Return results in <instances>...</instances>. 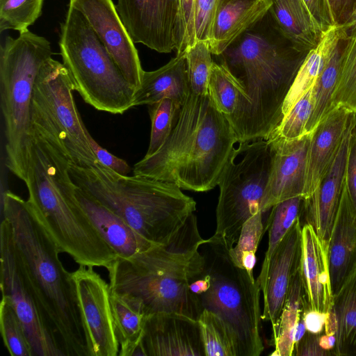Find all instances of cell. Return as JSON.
I'll return each mask as SVG.
<instances>
[{"label": "cell", "mask_w": 356, "mask_h": 356, "mask_svg": "<svg viewBox=\"0 0 356 356\" xmlns=\"http://www.w3.org/2000/svg\"><path fill=\"white\" fill-rule=\"evenodd\" d=\"M2 218L10 223L17 256L48 331L64 356H90L72 273L26 200L6 191Z\"/></svg>", "instance_id": "6da1fadb"}, {"label": "cell", "mask_w": 356, "mask_h": 356, "mask_svg": "<svg viewBox=\"0 0 356 356\" xmlns=\"http://www.w3.org/2000/svg\"><path fill=\"white\" fill-rule=\"evenodd\" d=\"M309 52L298 49L278 29L269 10L216 56L243 90L232 118L240 127L268 131L282 118V106Z\"/></svg>", "instance_id": "7a4b0ae2"}, {"label": "cell", "mask_w": 356, "mask_h": 356, "mask_svg": "<svg viewBox=\"0 0 356 356\" xmlns=\"http://www.w3.org/2000/svg\"><path fill=\"white\" fill-rule=\"evenodd\" d=\"M237 143L231 123L209 95L190 90L164 144L137 162L133 173L173 183L184 190L208 191L218 186Z\"/></svg>", "instance_id": "3957f363"}, {"label": "cell", "mask_w": 356, "mask_h": 356, "mask_svg": "<svg viewBox=\"0 0 356 356\" xmlns=\"http://www.w3.org/2000/svg\"><path fill=\"white\" fill-rule=\"evenodd\" d=\"M207 243L193 213L167 243L117 257L107 270L110 289L139 298L147 316L177 313L197 321L204 309L189 284L204 271L199 248Z\"/></svg>", "instance_id": "277c9868"}, {"label": "cell", "mask_w": 356, "mask_h": 356, "mask_svg": "<svg viewBox=\"0 0 356 356\" xmlns=\"http://www.w3.org/2000/svg\"><path fill=\"white\" fill-rule=\"evenodd\" d=\"M32 136L24 181L28 204L60 252L79 265L108 270L117 255L79 205L70 161L38 133L33 131Z\"/></svg>", "instance_id": "5b68a950"}, {"label": "cell", "mask_w": 356, "mask_h": 356, "mask_svg": "<svg viewBox=\"0 0 356 356\" xmlns=\"http://www.w3.org/2000/svg\"><path fill=\"white\" fill-rule=\"evenodd\" d=\"M74 183L155 244L167 243L196 210V202L173 183L120 175L99 161L70 165Z\"/></svg>", "instance_id": "8992f818"}, {"label": "cell", "mask_w": 356, "mask_h": 356, "mask_svg": "<svg viewBox=\"0 0 356 356\" xmlns=\"http://www.w3.org/2000/svg\"><path fill=\"white\" fill-rule=\"evenodd\" d=\"M51 44L29 29L7 36L0 47V98L5 136L6 165L24 182L32 143L31 105L34 83Z\"/></svg>", "instance_id": "52a82bcc"}, {"label": "cell", "mask_w": 356, "mask_h": 356, "mask_svg": "<svg viewBox=\"0 0 356 356\" xmlns=\"http://www.w3.org/2000/svg\"><path fill=\"white\" fill-rule=\"evenodd\" d=\"M74 90L97 111L123 114L134 107L136 88L99 39L85 16L69 5L59 41Z\"/></svg>", "instance_id": "ba28073f"}, {"label": "cell", "mask_w": 356, "mask_h": 356, "mask_svg": "<svg viewBox=\"0 0 356 356\" xmlns=\"http://www.w3.org/2000/svg\"><path fill=\"white\" fill-rule=\"evenodd\" d=\"M272 166L267 140L238 142L222 172L216 211V229L207 243L228 251L244 223L260 209Z\"/></svg>", "instance_id": "9c48e42d"}, {"label": "cell", "mask_w": 356, "mask_h": 356, "mask_svg": "<svg viewBox=\"0 0 356 356\" xmlns=\"http://www.w3.org/2000/svg\"><path fill=\"white\" fill-rule=\"evenodd\" d=\"M204 268L211 285L198 296L204 309L213 312L236 334L241 356H259L264 347L261 338L259 284L254 275L233 264L229 251L206 243Z\"/></svg>", "instance_id": "30bf717a"}, {"label": "cell", "mask_w": 356, "mask_h": 356, "mask_svg": "<svg viewBox=\"0 0 356 356\" xmlns=\"http://www.w3.org/2000/svg\"><path fill=\"white\" fill-rule=\"evenodd\" d=\"M73 83L63 63L47 60L36 77L31 105V123L35 131L50 141L72 164L88 167L97 159L76 107Z\"/></svg>", "instance_id": "8fae6325"}, {"label": "cell", "mask_w": 356, "mask_h": 356, "mask_svg": "<svg viewBox=\"0 0 356 356\" xmlns=\"http://www.w3.org/2000/svg\"><path fill=\"white\" fill-rule=\"evenodd\" d=\"M0 286L20 318L33 356H64L48 331L35 298L19 262L8 220L0 225Z\"/></svg>", "instance_id": "7c38bea8"}, {"label": "cell", "mask_w": 356, "mask_h": 356, "mask_svg": "<svg viewBox=\"0 0 356 356\" xmlns=\"http://www.w3.org/2000/svg\"><path fill=\"white\" fill-rule=\"evenodd\" d=\"M115 7L134 43L159 53L179 49V0H118Z\"/></svg>", "instance_id": "4fadbf2b"}, {"label": "cell", "mask_w": 356, "mask_h": 356, "mask_svg": "<svg viewBox=\"0 0 356 356\" xmlns=\"http://www.w3.org/2000/svg\"><path fill=\"white\" fill-rule=\"evenodd\" d=\"M72 275L90 356H117L120 345L113 323L109 284L91 266L79 265Z\"/></svg>", "instance_id": "5bb4252c"}, {"label": "cell", "mask_w": 356, "mask_h": 356, "mask_svg": "<svg viewBox=\"0 0 356 356\" xmlns=\"http://www.w3.org/2000/svg\"><path fill=\"white\" fill-rule=\"evenodd\" d=\"M69 5L85 16L125 79L137 89L144 70L134 42L113 1L72 0Z\"/></svg>", "instance_id": "9a60e30c"}, {"label": "cell", "mask_w": 356, "mask_h": 356, "mask_svg": "<svg viewBox=\"0 0 356 356\" xmlns=\"http://www.w3.org/2000/svg\"><path fill=\"white\" fill-rule=\"evenodd\" d=\"M311 134L295 140L270 137L272 166L260 205L264 213L284 200L302 197Z\"/></svg>", "instance_id": "2e32d148"}, {"label": "cell", "mask_w": 356, "mask_h": 356, "mask_svg": "<svg viewBox=\"0 0 356 356\" xmlns=\"http://www.w3.org/2000/svg\"><path fill=\"white\" fill-rule=\"evenodd\" d=\"M302 227L300 216L273 252L259 285L264 300L261 319L272 326L281 315L291 281L300 268Z\"/></svg>", "instance_id": "e0dca14e"}, {"label": "cell", "mask_w": 356, "mask_h": 356, "mask_svg": "<svg viewBox=\"0 0 356 356\" xmlns=\"http://www.w3.org/2000/svg\"><path fill=\"white\" fill-rule=\"evenodd\" d=\"M140 346L145 356H206L198 321L177 313L147 316Z\"/></svg>", "instance_id": "ac0fdd59"}, {"label": "cell", "mask_w": 356, "mask_h": 356, "mask_svg": "<svg viewBox=\"0 0 356 356\" xmlns=\"http://www.w3.org/2000/svg\"><path fill=\"white\" fill-rule=\"evenodd\" d=\"M355 119L356 115L317 188L310 197L303 199L300 218H303L305 224L310 225L318 237L327 243L344 188L348 145Z\"/></svg>", "instance_id": "d6986e66"}, {"label": "cell", "mask_w": 356, "mask_h": 356, "mask_svg": "<svg viewBox=\"0 0 356 356\" xmlns=\"http://www.w3.org/2000/svg\"><path fill=\"white\" fill-rule=\"evenodd\" d=\"M299 274L305 309L328 313L332 309L328 243L321 239L309 224L302 227V254Z\"/></svg>", "instance_id": "ffe728a7"}, {"label": "cell", "mask_w": 356, "mask_h": 356, "mask_svg": "<svg viewBox=\"0 0 356 356\" xmlns=\"http://www.w3.org/2000/svg\"><path fill=\"white\" fill-rule=\"evenodd\" d=\"M355 115L342 105L334 106L310 134L303 199L317 188Z\"/></svg>", "instance_id": "44dd1931"}, {"label": "cell", "mask_w": 356, "mask_h": 356, "mask_svg": "<svg viewBox=\"0 0 356 356\" xmlns=\"http://www.w3.org/2000/svg\"><path fill=\"white\" fill-rule=\"evenodd\" d=\"M74 193L79 205L117 257L129 258L159 245L141 236L121 217L76 184Z\"/></svg>", "instance_id": "7402d4cb"}, {"label": "cell", "mask_w": 356, "mask_h": 356, "mask_svg": "<svg viewBox=\"0 0 356 356\" xmlns=\"http://www.w3.org/2000/svg\"><path fill=\"white\" fill-rule=\"evenodd\" d=\"M328 257L334 294L356 270V209L345 184L328 241Z\"/></svg>", "instance_id": "603a6c76"}, {"label": "cell", "mask_w": 356, "mask_h": 356, "mask_svg": "<svg viewBox=\"0 0 356 356\" xmlns=\"http://www.w3.org/2000/svg\"><path fill=\"white\" fill-rule=\"evenodd\" d=\"M271 0H220L208 44L218 56L270 10Z\"/></svg>", "instance_id": "cb8c5ba5"}, {"label": "cell", "mask_w": 356, "mask_h": 356, "mask_svg": "<svg viewBox=\"0 0 356 356\" xmlns=\"http://www.w3.org/2000/svg\"><path fill=\"white\" fill-rule=\"evenodd\" d=\"M190 90L185 53L177 54L161 67L143 72L141 83L134 92V106L170 98L181 107Z\"/></svg>", "instance_id": "d4e9b609"}, {"label": "cell", "mask_w": 356, "mask_h": 356, "mask_svg": "<svg viewBox=\"0 0 356 356\" xmlns=\"http://www.w3.org/2000/svg\"><path fill=\"white\" fill-rule=\"evenodd\" d=\"M269 12L278 29L300 51L309 52L324 32L303 0H271Z\"/></svg>", "instance_id": "484cf974"}, {"label": "cell", "mask_w": 356, "mask_h": 356, "mask_svg": "<svg viewBox=\"0 0 356 356\" xmlns=\"http://www.w3.org/2000/svg\"><path fill=\"white\" fill-rule=\"evenodd\" d=\"M113 323L120 345V356H135L143 336L147 314L136 296L111 290Z\"/></svg>", "instance_id": "4316f807"}, {"label": "cell", "mask_w": 356, "mask_h": 356, "mask_svg": "<svg viewBox=\"0 0 356 356\" xmlns=\"http://www.w3.org/2000/svg\"><path fill=\"white\" fill-rule=\"evenodd\" d=\"M341 35L339 26L330 28L324 32L318 46L308 53L284 101L282 118L314 86Z\"/></svg>", "instance_id": "83f0119b"}, {"label": "cell", "mask_w": 356, "mask_h": 356, "mask_svg": "<svg viewBox=\"0 0 356 356\" xmlns=\"http://www.w3.org/2000/svg\"><path fill=\"white\" fill-rule=\"evenodd\" d=\"M332 311L337 321L332 355H356V270L334 294Z\"/></svg>", "instance_id": "f1b7e54d"}, {"label": "cell", "mask_w": 356, "mask_h": 356, "mask_svg": "<svg viewBox=\"0 0 356 356\" xmlns=\"http://www.w3.org/2000/svg\"><path fill=\"white\" fill-rule=\"evenodd\" d=\"M305 301L299 270L290 284L281 315L273 325L271 345L275 350L273 356H292L294 349V334L296 325L304 311Z\"/></svg>", "instance_id": "f546056e"}, {"label": "cell", "mask_w": 356, "mask_h": 356, "mask_svg": "<svg viewBox=\"0 0 356 356\" xmlns=\"http://www.w3.org/2000/svg\"><path fill=\"white\" fill-rule=\"evenodd\" d=\"M346 41L347 37L342 33L314 86V108L307 125V134L314 130L332 108V97L337 85Z\"/></svg>", "instance_id": "4dcf8cb0"}, {"label": "cell", "mask_w": 356, "mask_h": 356, "mask_svg": "<svg viewBox=\"0 0 356 356\" xmlns=\"http://www.w3.org/2000/svg\"><path fill=\"white\" fill-rule=\"evenodd\" d=\"M302 204L303 197H296L280 202L270 208L271 211L264 229L268 232V248L257 279L259 285L264 280L273 252L296 219L300 216Z\"/></svg>", "instance_id": "1f68e13d"}, {"label": "cell", "mask_w": 356, "mask_h": 356, "mask_svg": "<svg viewBox=\"0 0 356 356\" xmlns=\"http://www.w3.org/2000/svg\"><path fill=\"white\" fill-rule=\"evenodd\" d=\"M197 321L206 356H241L236 334L220 317L204 309Z\"/></svg>", "instance_id": "d6a6232c"}, {"label": "cell", "mask_w": 356, "mask_h": 356, "mask_svg": "<svg viewBox=\"0 0 356 356\" xmlns=\"http://www.w3.org/2000/svg\"><path fill=\"white\" fill-rule=\"evenodd\" d=\"M238 79L222 63L213 61L208 83V95L217 109L226 117L235 111L243 93Z\"/></svg>", "instance_id": "836d02e7"}, {"label": "cell", "mask_w": 356, "mask_h": 356, "mask_svg": "<svg viewBox=\"0 0 356 356\" xmlns=\"http://www.w3.org/2000/svg\"><path fill=\"white\" fill-rule=\"evenodd\" d=\"M261 211L252 216L243 225L236 244L229 250V255L234 265L253 275L256 252L265 232Z\"/></svg>", "instance_id": "e575fe53"}, {"label": "cell", "mask_w": 356, "mask_h": 356, "mask_svg": "<svg viewBox=\"0 0 356 356\" xmlns=\"http://www.w3.org/2000/svg\"><path fill=\"white\" fill-rule=\"evenodd\" d=\"M342 105L356 113V34L347 38L332 107Z\"/></svg>", "instance_id": "d590c367"}, {"label": "cell", "mask_w": 356, "mask_h": 356, "mask_svg": "<svg viewBox=\"0 0 356 356\" xmlns=\"http://www.w3.org/2000/svg\"><path fill=\"white\" fill-rule=\"evenodd\" d=\"M0 330L3 343L11 356H33L24 327L9 300L2 296Z\"/></svg>", "instance_id": "8d00e7d4"}, {"label": "cell", "mask_w": 356, "mask_h": 356, "mask_svg": "<svg viewBox=\"0 0 356 356\" xmlns=\"http://www.w3.org/2000/svg\"><path fill=\"white\" fill-rule=\"evenodd\" d=\"M147 106L151 120V134L145 156H152L162 147L171 133L181 108L170 98Z\"/></svg>", "instance_id": "74e56055"}, {"label": "cell", "mask_w": 356, "mask_h": 356, "mask_svg": "<svg viewBox=\"0 0 356 356\" xmlns=\"http://www.w3.org/2000/svg\"><path fill=\"white\" fill-rule=\"evenodd\" d=\"M44 0H0V31L28 29L40 16Z\"/></svg>", "instance_id": "f35d334b"}, {"label": "cell", "mask_w": 356, "mask_h": 356, "mask_svg": "<svg viewBox=\"0 0 356 356\" xmlns=\"http://www.w3.org/2000/svg\"><path fill=\"white\" fill-rule=\"evenodd\" d=\"M313 108L314 86L283 116L269 138L279 137L285 140H295L308 134L307 125Z\"/></svg>", "instance_id": "ab89813d"}, {"label": "cell", "mask_w": 356, "mask_h": 356, "mask_svg": "<svg viewBox=\"0 0 356 356\" xmlns=\"http://www.w3.org/2000/svg\"><path fill=\"white\" fill-rule=\"evenodd\" d=\"M191 90L197 95H208V83L213 63L207 41H197L184 52Z\"/></svg>", "instance_id": "60d3db41"}, {"label": "cell", "mask_w": 356, "mask_h": 356, "mask_svg": "<svg viewBox=\"0 0 356 356\" xmlns=\"http://www.w3.org/2000/svg\"><path fill=\"white\" fill-rule=\"evenodd\" d=\"M220 0H195V38L197 41L210 40L212 26Z\"/></svg>", "instance_id": "b9f144b4"}, {"label": "cell", "mask_w": 356, "mask_h": 356, "mask_svg": "<svg viewBox=\"0 0 356 356\" xmlns=\"http://www.w3.org/2000/svg\"><path fill=\"white\" fill-rule=\"evenodd\" d=\"M181 20V44L177 54L184 53L195 43V0H179Z\"/></svg>", "instance_id": "7bdbcfd3"}, {"label": "cell", "mask_w": 356, "mask_h": 356, "mask_svg": "<svg viewBox=\"0 0 356 356\" xmlns=\"http://www.w3.org/2000/svg\"><path fill=\"white\" fill-rule=\"evenodd\" d=\"M345 186L356 209V119L351 129L345 171Z\"/></svg>", "instance_id": "ee69618b"}, {"label": "cell", "mask_w": 356, "mask_h": 356, "mask_svg": "<svg viewBox=\"0 0 356 356\" xmlns=\"http://www.w3.org/2000/svg\"><path fill=\"white\" fill-rule=\"evenodd\" d=\"M88 138L92 150L101 163L122 175H127L131 172V168L125 160L115 156L99 145L89 132Z\"/></svg>", "instance_id": "f6af8a7d"}, {"label": "cell", "mask_w": 356, "mask_h": 356, "mask_svg": "<svg viewBox=\"0 0 356 356\" xmlns=\"http://www.w3.org/2000/svg\"><path fill=\"white\" fill-rule=\"evenodd\" d=\"M321 334L306 332L294 346L292 356H330L331 352L322 348L319 344Z\"/></svg>", "instance_id": "bcb514c9"}, {"label": "cell", "mask_w": 356, "mask_h": 356, "mask_svg": "<svg viewBox=\"0 0 356 356\" xmlns=\"http://www.w3.org/2000/svg\"><path fill=\"white\" fill-rule=\"evenodd\" d=\"M303 1L323 32L336 26L327 0H303Z\"/></svg>", "instance_id": "7dc6e473"}, {"label": "cell", "mask_w": 356, "mask_h": 356, "mask_svg": "<svg viewBox=\"0 0 356 356\" xmlns=\"http://www.w3.org/2000/svg\"><path fill=\"white\" fill-rule=\"evenodd\" d=\"M336 26L342 25L351 14L356 0H327Z\"/></svg>", "instance_id": "c3c4849f"}, {"label": "cell", "mask_w": 356, "mask_h": 356, "mask_svg": "<svg viewBox=\"0 0 356 356\" xmlns=\"http://www.w3.org/2000/svg\"><path fill=\"white\" fill-rule=\"evenodd\" d=\"M327 314L315 310L304 309L302 317L307 331L312 334H323Z\"/></svg>", "instance_id": "681fc988"}, {"label": "cell", "mask_w": 356, "mask_h": 356, "mask_svg": "<svg viewBox=\"0 0 356 356\" xmlns=\"http://www.w3.org/2000/svg\"><path fill=\"white\" fill-rule=\"evenodd\" d=\"M210 275L204 268L200 275L190 282L189 289L192 293L198 296L206 292L210 287Z\"/></svg>", "instance_id": "f907efd6"}, {"label": "cell", "mask_w": 356, "mask_h": 356, "mask_svg": "<svg viewBox=\"0 0 356 356\" xmlns=\"http://www.w3.org/2000/svg\"><path fill=\"white\" fill-rule=\"evenodd\" d=\"M339 26L343 35L347 38L356 34V3L349 17L342 25Z\"/></svg>", "instance_id": "816d5d0a"}, {"label": "cell", "mask_w": 356, "mask_h": 356, "mask_svg": "<svg viewBox=\"0 0 356 356\" xmlns=\"http://www.w3.org/2000/svg\"><path fill=\"white\" fill-rule=\"evenodd\" d=\"M319 344L322 348L332 353V350L336 344V335L321 334L319 339Z\"/></svg>", "instance_id": "f5cc1de1"}, {"label": "cell", "mask_w": 356, "mask_h": 356, "mask_svg": "<svg viewBox=\"0 0 356 356\" xmlns=\"http://www.w3.org/2000/svg\"><path fill=\"white\" fill-rule=\"evenodd\" d=\"M306 332H307V330H306L305 321H304V319L302 317V314L300 319L299 320V321L296 325V330H295V334H294L295 344L302 339V337L305 335Z\"/></svg>", "instance_id": "db71d44e"}, {"label": "cell", "mask_w": 356, "mask_h": 356, "mask_svg": "<svg viewBox=\"0 0 356 356\" xmlns=\"http://www.w3.org/2000/svg\"><path fill=\"white\" fill-rule=\"evenodd\" d=\"M72 0H70V1H72Z\"/></svg>", "instance_id": "11a10c76"}]
</instances>
